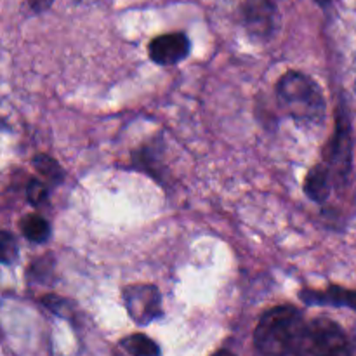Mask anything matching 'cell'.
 Masks as SVG:
<instances>
[{
    "label": "cell",
    "mask_w": 356,
    "mask_h": 356,
    "mask_svg": "<svg viewBox=\"0 0 356 356\" xmlns=\"http://www.w3.org/2000/svg\"><path fill=\"white\" fill-rule=\"evenodd\" d=\"M306 323L301 309L275 306L263 313L254 330V348L259 356H299Z\"/></svg>",
    "instance_id": "1"
},
{
    "label": "cell",
    "mask_w": 356,
    "mask_h": 356,
    "mask_svg": "<svg viewBox=\"0 0 356 356\" xmlns=\"http://www.w3.org/2000/svg\"><path fill=\"white\" fill-rule=\"evenodd\" d=\"M277 96L298 124L322 125L327 110L325 97L312 76L287 72L277 82Z\"/></svg>",
    "instance_id": "2"
},
{
    "label": "cell",
    "mask_w": 356,
    "mask_h": 356,
    "mask_svg": "<svg viewBox=\"0 0 356 356\" xmlns=\"http://www.w3.org/2000/svg\"><path fill=\"white\" fill-rule=\"evenodd\" d=\"M299 356H355L343 327L327 316L308 320Z\"/></svg>",
    "instance_id": "3"
},
{
    "label": "cell",
    "mask_w": 356,
    "mask_h": 356,
    "mask_svg": "<svg viewBox=\"0 0 356 356\" xmlns=\"http://www.w3.org/2000/svg\"><path fill=\"white\" fill-rule=\"evenodd\" d=\"M351 124L344 104L337 110L336 131L325 149V163L332 172L334 181L344 184L351 172Z\"/></svg>",
    "instance_id": "4"
},
{
    "label": "cell",
    "mask_w": 356,
    "mask_h": 356,
    "mask_svg": "<svg viewBox=\"0 0 356 356\" xmlns=\"http://www.w3.org/2000/svg\"><path fill=\"white\" fill-rule=\"evenodd\" d=\"M122 298L127 315L136 325L146 327L163 316L162 294L155 285H129L122 291Z\"/></svg>",
    "instance_id": "5"
},
{
    "label": "cell",
    "mask_w": 356,
    "mask_h": 356,
    "mask_svg": "<svg viewBox=\"0 0 356 356\" xmlns=\"http://www.w3.org/2000/svg\"><path fill=\"white\" fill-rule=\"evenodd\" d=\"M242 17L250 37L268 40L273 37L278 26L277 0H245Z\"/></svg>",
    "instance_id": "6"
},
{
    "label": "cell",
    "mask_w": 356,
    "mask_h": 356,
    "mask_svg": "<svg viewBox=\"0 0 356 356\" xmlns=\"http://www.w3.org/2000/svg\"><path fill=\"white\" fill-rule=\"evenodd\" d=\"M190 51L191 42L183 31L160 35V37L153 38L148 45L149 59L160 66L177 65L188 58Z\"/></svg>",
    "instance_id": "7"
},
{
    "label": "cell",
    "mask_w": 356,
    "mask_h": 356,
    "mask_svg": "<svg viewBox=\"0 0 356 356\" xmlns=\"http://www.w3.org/2000/svg\"><path fill=\"white\" fill-rule=\"evenodd\" d=\"M299 299L308 306H334V308H348L356 313V291L339 285H330L325 291L302 289L299 292Z\"/></svg>",
    "instance_id": "8"
},
{
    "label": "cell",
    "mask_w": 356,
    "mask_h": 356,
    "mask_svg": "<svg viewBox=\"0 0 356 356\" xmlns=\"http://www.w3.org/2000/svg\"><path fill=\"white\" fill-rule=\"evenodd\" d=\"M330 186H332V172L325 162L316 163L306 174L305 193L315 204H323L329 198Z\"/></svg>",
    "instance_id": "9"
},
{
    "label": "cell",
    "mask_w": 356,
    "mask_h": 356,
    "mask_svg": "<svg viewBox=\"0 0 356 356\" xmlns=\"http://www.w3.org/2000/svg\"><path fill=\"white\" fill-rule=\"evenodd\" d=\"M19 229L28 242L38 243V245L49 242V238L52 235L51 222L38 214L24 216L19 221Z\"/></svg>",
    "instance_id": "10"
},
{
    "label": "cell",
    "mask_w": 356,
    "mask_h": 356,
    "mask_svg": "<svg viewBox=\"0 0 356 356\" xmlns=\"http://www.w3.org/2000/svg\"><path fill=\"white\" fill-rule=\"evenodd\" d=\"M120 348L131 356H162V350L152 337L145 334H131L120 341Z\"/></svg>",
    "instance_id": "11"
},
{
    "label": "cell",
    "mask_w": 356,
    "mask_h": 356,
    "mask_svg": "<svg viewBox=\"0 0 356 356\" xmlns=\"http://www.w3.org/2000/svg\"><path fill=\"white\" fill-rule=\"evenodd\" d=\"M31 163L37 169V172L44 176L45 179L51 181V183L61 184L65 181V169L52 156L45 155V153H37L33 160H31Z\"/></svg>",
    "instance_id": "12"
},
{
    "label": "cell",
    "mask_w": 356,
    "mask_h": 356,
    "mask_svg": "<svg viewBox=\"0 0 356 356\" xmlns=\"http://www.w3.org/2000/svg\"><path fill=\"white\" fill-rule=\"evenodd\" d=\"M17 254H19V249H17V242L9 232L0 233V261H2L6 266L16 263Z\"/></svg>",
    "instance_id": "13"
},
{
    "label": "cell",
    "mask_w": 356,
    "mask_h": 356,
    "mask_svg": "<svg viewBox=\"0 0 356 356\" xmlns=\"http://www.w3.org/2000/svg\"><path fill=\"white\" fill-rule=\"evenodd\" d=\"M26 198L33 207H42V205H47L49 202V188L45 186L42 181L38 179H30L26 186Z\"/></svg>",
    "instance_id": "14"
},
{
    "label": "cell",
    "mask_w": 356,
    "mask_h": 356,
    "mask_svg": "<svg viewBox=\"0 0 356 356\" xmlns=\"http://www.w3.org/2000/svg\"><path fill=\"white\" fill-rule=\"evenodd\" d=\"M42 305H44L49 312H52L58 316H63V318H70V315H72V312H70L72 302H70L68 299L59 298V296H54V294L45 296V298H42Z\"/></svg>",
    "instance_id": "15"
},
{
    "label": "cell",
    "mask_w": 356,
    "mask_h": 356,
    "mask_svg": "<svg viewBox=\"0 0 356 356\" xmlns=\"http://www.w3.org/2000/svg\"><path fill=\"white\" fill-rule=\"evenodd\" d=\"M26 2L33 13H44L54 3V0H26Z\"/></svg>",
    "instance_id": "16"
},
{
    "label": "cell",
    "mask_w": 356,
    "mask_h": 356,
    "mask_svg": "<svg viewBox=\"0 0 356 356\" xmlns=\"http://www.w3.org/2000/svg\"><path fill=\"white\" fill-rule=\"evenodd\" d=\"M212 356H236V355L232 353L229 350H219V351H216V353Z\"/></svg>",
    "instance_id": "17"
},
{
    "label": "cell",
    "mask_w": 356,
    "mask_h": 356,
    "mask_svg": "<svg viewBox=\"0 0 356 356\" xmlns=\"http://www.w3.org/2000/svg\"><path fill=\"white\" fill-rule=\"evenodd\" d=\"M316 3H318V6H322V7H327L330 3V0H315Z\"/></svg>",
    "instance_id": "18"
},
{
    "label": "cell",
    "mask_w": 356,
    "mask_h": 356,
    "mask_svg": "<svg viewBox=\"0 0 356 356\" xmlns=\"http://www.w3.org/2000/svg\"><path fill=\"white\" fill-rule=\"evenodd\" d=\"M115 356H122V355H115Z\"/></svg>",
    "instance_id": "19"
}]
</instances>
